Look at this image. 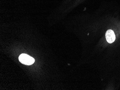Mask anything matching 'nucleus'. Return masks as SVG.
<instances>
[{
  "label": "nucleus",
  "mask_w": 120,
  "mask_h": 90,
  "mask_svg": "<svg viewBox=\"0 0 120 90\" xmlns=\"http://www.w3.org/2000/svg\"><path fill=\"white\" fill-rule=\"evenodd\" d=\"M106 40L109 43H112L116 40V36L112 30L109 29L106 31L105 34Z\"/></svg>",
  "instance_id": "2"
},
{
  "label": "nucleus",
  "mask_w": 120,
  "mask_h": 90,
  "mask_svg": "<svg viewBox=\"0 0 120 90\" xmlns=\"http://www.w3.org/2000/svg\"><path fill=\"white\" fill-rule=\"evenodd\" d=\"M19 60L21 63L25 65H30L35 62L33 58L26 54H21L19 57Z\"/></svg>",
  "instance_id": "1"
}]
</instances>
